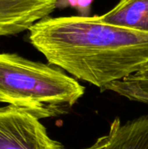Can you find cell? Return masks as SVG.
Returning a JSON list of instances; mask_svg holds the SVG:
<instances>
[{"mask_svg": "<svg viewBox=\"0 0 148 149\" xmlns=\"http://www.w3.org/2000/svg\"><path fill=\"white\" fill-rule=\"evenodd\" d=\"M99 17L110 24L148 33V0H120Z\"/></svg>", "mask_w": 148, "mask_h": 149, "instance_id": "8992f818", "label": "cell"}, {"mask_svg": "<svg viewBox=\"0 0 148 149\" xmlns=\"http://www.w3.org/2000/svg\"><path fill=\"white\" fill-rule=\"evenodd\" d=\"M57 7L58 0H0V37L29 31Z\"/></svg>", "mask_w": 148, "mask_h": 149, "instance_id": "277c9868", "label": "cell"}, {"mask_svg": "<svg viewBox=\"0 0 148 149\" xmlns=\"http://www.w3.org/2000/svg\"><path fill=\"white\" fill-rule=\"evenodd\" d=\"M62 2H65L64 5H70L72 8H75L82 14H87L90 11L91 5L93 0H61Z\"/></svg>", "mask_w": 148, "mask_h": 149, "instance_id": "ba28073f", "label": "cell"}, {"mask_svg": "<svg viewBox=\"0 0 148 149\" xmlns=\"http://www.w3.org/2000/svg\"><path fill=\"white\" fill-rule=\"evenodd\" d=\"M28 38L50 65L100 90L148 65V33L99 16L47 17L30 28Z\"/></svg>", "mask_w": 148, "mask_h": 149, "instance_id": "6da1fadb", "label": "cell"}, {"mask_svg": "<svg viewBox=\"0 0 148 149\" xmlns=\"http://www.w3.org/2000/svg\"><path fill=\"white\" fill-rule=\"evenodd\" d=\"M0 93L40 120L69 113L85 88L55 65L0 52Z\"/></svg>", "mask_w": 148, "mask_h": 149, "instance_id": "7a4b0ae2", "label": "cell"}, {"mask_svg": "<svg viewBox=\"0 0 148 149\" xmlns=\"http://www.w3.org/2000/svg\"><path fill=\"white\" fill-rule=\"evenodd\" d=\"M0 149H64L39 119L12 105L0 107Z\"/></svg>", "mask_w": 148, "mask_h": 149, "instance_id": "3957f363", "label": "cell"}, {"mask_svg": "<svg viewBox=\"0 0 148 149\" xmlns=\"http://www.w3.org/2000/svg\"><path fill=\"white\" fill-rule=\"evenodd\" d=\"M0 103H7L8 105H10V102L8 98L5 97L2 93H0Z\"/></svg>", "mask_w": 148, "mask_h": 149, "instance_id": "9c48e42d", "label": "cell"}, {"mask_svg": "<svg viewBox=\"0 0 148 149\" xmlns=\"http://www.w3.org/2000/svg\"><path fill=\"white\" fill-rule=\"evenodd\" d=\"M83 149H148V115L125 123L115 118L107 134Z\"/></svg>", "mask_w": 148, "mask_h": 149, "instance_id": "5b68a950", "label": "cell"}, {"mask_svg": "<svg viewBox=\"0 0 148 149\" xmlns=\"http://www.w3.org/2000/svg\"><path fill=\"white\" fill-rule=\"evenodd\" d=\"M100 91H111L129 100L148 105V65L130 77L109 84Z\"/></svg>", "mask_w": 148, "mask_h": 149, "instance_id": "52a82bcc", "label": "cell"}]
</instances>
